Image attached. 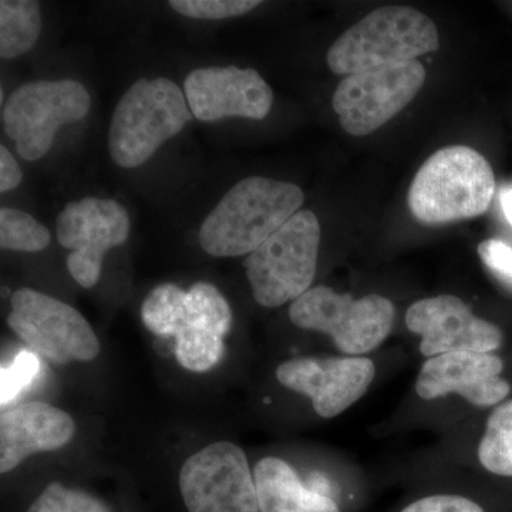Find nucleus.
Listing matches in <instances>:
<instances>
[{
	"mask_svg": "<svg viewBox=\"0 0 512 512\" xmlns=\"http://www.w3.org/2000/svg\"><path fill=\"white\" fill-rule=\"evenodd\" d=\"M141 319L154 335L175 340L174 355L192 373L214 369L224 356L232 311L218 288L197 282L190 289L163 284L148 293Z\"/></svg>",
	"mask_w": 512,
	"mask_h": 512,
	"instance_id": "1",
	"label": "nucleus"
},
{
	"mask_svg": "<svg viewBox=\"0 0 512 512\" xmlns=\"http://www.w3.org/2000/svg\"><path fill=\"white\" fill-rule=\"evenodd\" d=\"M305 201L302 188L266 177L239 181L202 222L198 242L215 258L249 255L275 234Z\"/></svg>",
	"mask_w": 512,
	"mask_h": 512,
	"instance_id": "2",
	"label": "nucleus"
},
{
	"mask_svg": "<svg viewBox=\"0 0 512 512\" xmlns=\"http://www.w3.org/2000/svg\"><path fill=\"white\" fill-rule=\"evenodd\" d=\"M495 188L494 171L485 157L467 146H448L421 165L407 204L423 224H450L487 212Z\"/></svg>",
	"mask_w": 512,
	"mask_h": 512,
	"instance_id": "3",
	"label": "nucleus"
},
{
	"mask_svg": "<svg viewBox=\"0 0 512 512\" xmlns=\"http://www.w3.org/2000/svg\"><path fill=\"white\" fill-rule=\"evenodd\" d=\"M439 47V30L429 16L409 6H384L338 37L326 62L333 73L348 77L386 64L412 62Z\"/></svg>",
	"mask_w": 512,
	"mask_h": 512,
	"instance_id": "4",
	"label": "nucleus"
},
{
	"mask_svg": "<svg viewBox=\"0 0 512 512\" xmlns=\"http://www.w3.org/2000/svg\"><path fill=\"white\" fill-rule=\"evenodd\" d=\"M192 119L187 97L170 79L137 80L123 94L111 117V160L121 168L140 167Z\"/></svg>",
	"mask_w": 512,
	"mask_h": 512,
	"instance_id": "5",
	"label": "nucleus"
},
{
	"mask_svg": "<svg viewBox=\"0 0 512 512\" xmlns=\"http://www.w3.org/2000/svg\"><path fill=\"white\" fill-rule=\"evenodd\" d=\"M320 235L318 217L302 210L247 255L245 271L259 305L278 308L311 289L318 268Z\"/></svg>",
	"mask_w": 512,
	"mask_h": 512,
	"instance_id": "6",
	"label": "nucleus"
},
{
	"mask_svg": "<svg viewBox=\"0 0 512 512\" xmlns=\"http://www.w3.org/2000/svg\"><path fill=\"white\" fill-rule=\"evenodd\" d=\"M396 309L380 295L355 299L325 285L315 286L292 302L293 325L326 333L346 356H362L379 348L392 332Z\"/></svg>",
	"mask_w": 512,
	"mask_h": 512,
	"instance_id": "7",
	"label": "nucleus"
},
{
	"mask_svg": "<svg viewBox=\"0 0 512 512\" xmlns=\"http://www.w3.org/2000/svg\"><path fill=\"white\" fill-rule=\"evenodd\" d=\"M92 99L82 83L74 80L22 84L3 104V128L15 141L26 161L45 157L53 146L57 130L89 114Z\"/></svg>",
	"mask_w": 512,
	"mask_h": 512,
	"instance_id": "8",
	"label": "nucleus"
},
{
	"mask_svg": "<svg viewBox=\"0 0 512 512\" xmlns=\"http://www.w3.org/2000/svg\"><path fill=\"white\" fill-rule=\"evenodd\" d=\"M9 328L33 353L56 365L92 362L100 342L86 318L46 293L22 288L12 295Z\"/></svg>",
	"mask_w": 512,
	"mask_h": 512,
	"instance_id": "9",
	"label": "nucleus"
},
{
	"mask_svg": "<svg viewBox=\"0 0 512 512\" xmlns=\"http://www.w3.org/2000/svg\"><path fill=\"white\" fill-rule=\"evenodd\" d=\"M426 82L423 64L392 63L345 77L333 94V109L350 136L363 137L389 123Z\"/></svg>",
	"mask_w": 512,
	"mask_h": 512,
	"instance_id": "10",
	"label": "nucleus"
},
{
	"mask_svg": "<svg viewBox=\"0 0 512 512\" xmlns=\"http://www.w3.org/2000/svg\"><path fill=\"white\" fill-rule=\"evenodd\" d=\"M178 485L188 512H259L254 473L232 441H215L188 457Z\"/></svg>",
	"mask_w": 512,
	"mask_h": 512,
	"instance_id": "11",
	"label": "nucleus"
},
{
	"mask_svg": "<svg viewBox=\"0 0 512 512\" xmlns=\"http://www.w3.org/2000/svg\"><path fill=\"white\" fill-rule=\"evenodd\" d=\"M130 217L114 200L87 197L67 202L57 217V241L69 249L66 265L74 281L90 289L99 282L104 255L130 235Z\"/></svg>",
	"mask_w": 512,
	"mask_h": 512,
	"instance_id": "12",
	"label": "nucleus"
},
{
	"mask_svg": "<svg viewBox=\"0 0 512 512\" xmlns=\"http://www.w3.org/2000/svg\"><path fill=\"white\" fill-rule=\"evenodd\" d=\"M375 375V363L363 356L298 357L276 369L278 382L308 396L323 419L346 412L369 390Z\"/></svg>",
	"mask_w": 512,
	"mask_h": 512,
	"instance_id": "13",
	"label": "nucleus"
},
{
	"mask_svg": "<svg viewBox=\"0 0 512 512\" xmlns=\"http://www.w3.org/2000/svg\"><path fill=\"white\" fill-rule=\"evenodd\" d=\"M406 325L421 336L420 352L427 359L453 352L491 353L503 345L501 329L478 318L453 295L414 302L407 309Z\"/></svg>",
	"mask_w": 512,
	"mask_h": 512,
	"instance_id": "14",
	"label": "nucleus"
},
{
	"mask_svg": "<svg viewBox=\"0 0 512 512\" xmlns=\"http://www.w3.org/2000/svg\"><path fill=\"white\" fill-rule=\"evenodd\" d=\"M192 116L202 123L228 117L264 120L274 103L271 86L254 69L212 66L192 70L184 83Z\"/></svg>",
	"mask_w": 512,
	"mask_h": 512,
	"instance_id": "15",
	"label": "nucleus"
},
{
	"mask_svg": "<svg viewBox=\"0 0 512 512\" xmlns=\"http://www.w3.org/2000/svg\"><path fill=\"white\" fill-rule=\"evenodd\" d=\"M503 369V360L491 353L453 352L430 357L421 366L416 392L424 400L457 393L474 406H495L511 392L510 383L501 377Z\"/></svg>",
	"mask_w": 512,
	"mask_h": 512,
	"instance_id": "16",
	"label": "nucleus"
},
{
	"mask_svg": "<svg viewBox=\"0 0 512 512\" xmlns=\"http://www.w3.org/2000/svg\"><path fill=\"white\" fill-rule=\"evenodd\" d=\"M74 434L73 417L52 404L30 402L8 407L0 416V473H10L35 454L67 446Z\"/></svg>",
	"mask_w": 512,
	"mask_h": 512,
	"instance_id": "17",
	"label": "nucleus"
},
{
	"mask_svg": "<svg viewBox=\"0 0 512 512\" xmlns=\"http://www.w3.org/2000/svg\"><path fill=\"white\" fill-rule=\"evenodd\" d=\"M259 512H340L338 504L303 485L296 471L278 457H265L254 468Z\"/></svg>",
	"mask_w": 512,
	"mask_h": 512,
	"instance_id": "18",
	"label": "nucleus"
},
{
	"mask_svg": "<svg viewBox=\"0 0 512 512\" xmlns=\"http://www.w3.org/2000/svg\"><path fill=\"white\" fill-rule=\"evenodd\" d=\"M42 32L40 3L35 0L0 2V56L12 60L35 47Z\"/></svg>",
	"mask_w": 512,
	"mask_h": 512,
	"instance_id": "19",
	"label": "nucleus"
},
{
	"mask_svg": "<svg viewBox=\"0 0 512 512\" xmlns=\"http://www.w3.org/2000/svg\"><path fill=\"white\" fill-rule=\"evenodd\" d=\"M478 460L490 473L512 477V400L495 407L488 417Z\"/></svg>",
	"mask_w": 512,
	"mask_h": 512,
	"instance_id": "20",
	"label": "nucleus"
},
{
	"mask_svg": "<svg viewBox=\"0 0 512 512\" xmlns=\"http://www.w3.org/2000/svg\"><path fill=\"white\" fill-rule=\"evenodd\" d=\"M52 234L32 215L13 208L0 210V247L6 251L40 252L49 247Z\"/></svg>",
	"mask_w": 512,
	"mask_h": 512,
	"instance_id": "21",
	"label": "nucleus"
},
{
	"mask_svg": "<svg viewBox=\"0 0 512 512\" xmlns=\"http://www.w3.org/2000/svg\"><path fill=\"white\" fill-rule=\"evenodd\" d=\"M28 512H110L103 501L86 491L59 483L47 485Z\"/></svg>",
	"mask_w": 512,
	"mask_h": 512,
	"instance_id": "22",
	"label": "nucleus"
},
{
	"mask_svg": "<svg viewBox=\"0 0 512 512\" xmlns=\"http://www.w3.org/2000/svg\"><path fill=\"white\" fill-rule=\"evenodd\" d=\"M261 5L258 0H171L175 12L191 19L237 18Z\"/></svg>",
	"mask_w": 512,
	"mask_h": 512,
	"instance_id": "23",
	"label": "nucleus"
},
{
	"mask_svg": "<svg viewBox=\"0 0 512 512\" xmlns=\"http://www.w3.org/2000/svg\"><path fill=\"white\" fill-rule=\"evenodd\" d=\"M39 369V360L33 352H22L15 363L2 373V406H8L23 389L32 383Z\"/></svg>",
	"mask_w": 512,
	"mask_h": 512,
	"instance_id": "24",
	"label": "nucleus"
},
{
	"mask_svg": "<svg viewBox=\"0 0 512 512\" xmlns=\"http://www.w3.org/2000/svg\"><path fill=\"white\" fill-rule=\"evenodd\" d=\"M478 255L495 275L512 285V248L500 239H487L478 245Z\"/></svg>",
	"mask_w": 512,
	"mask_h": 512,
	"instance_id": "25",
	"label": "nucleus"
},
{
	"mask_svg": "<svg viewBox=\"0 0 512 512\" xmlns=\"http://www.w3.org/2000/svg\"><path fill=\"white\" fill-rule=\"evenodd\" d=\"M402 512H484L474 501L461 495H431L414 501Z\"/></svg>",
	"mask_w": 512,
	"mask_h": 512,
	"instance_id": "26",
	"label": "nucleus"
},
{
	"mask_svg": "<svg viewBox=\"0 0 512 512\" xmlns=\"http://www.w3.org/2000/svg\"><path fill=\"white\" fill-rule=\"evenodd\" d=\"M23 180L18 161L8 148L0 146V191L2 194L18 188Z\"/></svg>",
	"mask_w": 512,
	"mask_h": 512,
	"instance_id": "27",
	"label": "nucleus"
},
{
	"mask_svg": "<svg viewBox=\"0 0 512 512\" xmlns=\"http://www.w3.org/2000/svg\"><path fill=\"white\" fill-rule=\"evenodd\" d=\"M500 202L505 218H507L512 227V185H510V187H504L503 190H501Z\"/></svg>",
	"mask_w": 512,
	"mask_h": 512,
	"instance_id": "28",
	"label": "nucleus"
}]
</instances>
